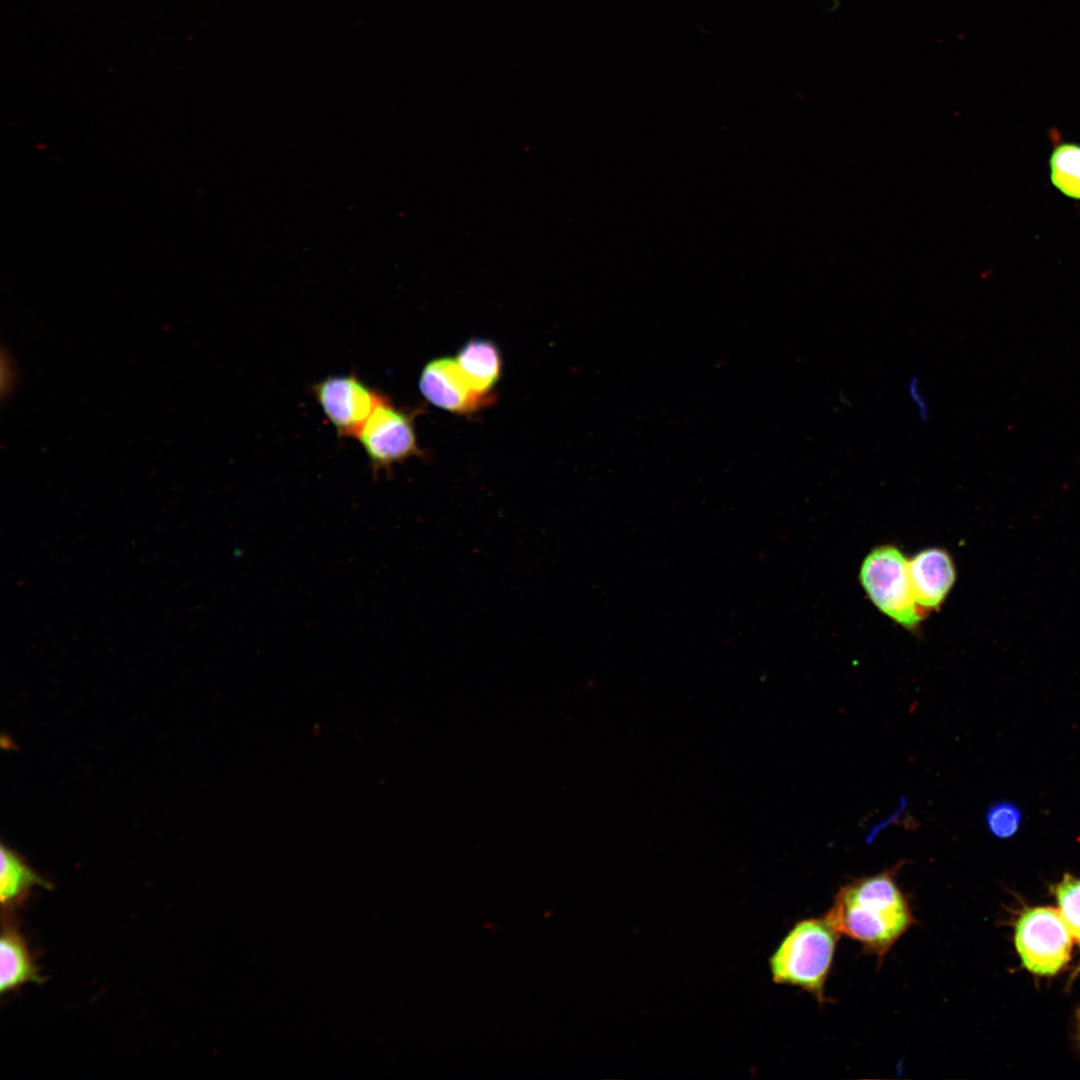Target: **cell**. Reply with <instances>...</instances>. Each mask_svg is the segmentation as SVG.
<instances>
[{
	"label": "cell",
	"instance_id": "6da1fadb",
	"mask_svg": "<svg viewBox=\"0 0 1080 1080\" xmlns=\"http://www.w3.org/2000/svg\"><path fill=\"white\" fill-rule=\"evenodd\" d=\"M901 863L841 886L825 918L839 934L882 959L914 924L907 897L897 884Z\"/></svg>",
	"mask_w": 1080,
	"mask_h": 1080
},
{
	"label": "cell",
	"instance_id": "7a4b0ae2",
	"mask_svg": "<svg viewBox=\"0 0 1080 1080\" xmlns=\"http://www.w3.org/2000/svg\"><path fill=\"white\" fill-rule=\"evenodd\" d=\"M839 935L825 916L797 921L768 958L772 981L798 987L824 1004Z\"/></svg>",
	"mask_w": 1080,
	"mask_h": 1080
},
{
	"label": "cell",
	"instance_id": "3957f363",
	"mask_svg": "<svg viewBox=\"0 0 1080 1080\" xmlns=\"http://www.w3.org/2000/svg\"><path fill=\"white\" fill-rule=\"evenodd\" d=\"M860 582L873 602L897 624L915 628L923 611L915 601L908 571V560L894 545L874 548L863 560Z\"/></svg>",
	"mask_w": 1080,
	"mask_h": 1080
},
{
	"label": "cell",
	"instance_id": "277c9868",
	"mask_svg": "<svg viewBox=\"0 0 1080 1080\" xmlns=\"http://www.w3.org/2000/svg\"><path fill=\"white\" fill-rule=\"evenodd\" d=\"M1072 935L1059 910H1026L1015 926V945L1025 968L1037 975H1054L1069 960Z\"/></svg>",
	"mask_w": 1080,
	"mask_h": 1080
},
{
	"label": "cell",
	"instance_id": "5b68a950",
	"mask_svg": "<svg viewBox=\"0 0 1080 1080\" xmlns=\"http://www.w3.org/2000/svg\"><path fill=\"white\" fill-rule=\"evenodd\" d=\"M413 415L385 396L356 437L374 474L419 454Z\"/></svg>",
	"mask_w": 1080,
	"mask_h": 1080
},
{
	"label": "cell",
	"instance_id": "8992f818",
	"mask_svg": "<svg viewBox=\"0 0 1080 1080\" xmlns=\"http://www.w3.org/2000/svg\"><path fill=\"white\" fill-rule=\"evenodd\" d=\"M312 394L339 437H356L386 396L353 374L328 376L312 386Z\"/></svg>",
	"mask_w": 1080,
	"mask_h": 1080
},
{
	"label": "cell",
	"instance_id": "52a82bcc",
	"mask_svg": "<svg viewBox=\"0 0 1080 1080\" xmlns=\"http://www.w3.org/2000/svg\"><path fill=\"white\" fill-rule=\"evenodd\" d=\"M419 388L430 403L458 414L475 412L494 400L477 394L467 382L456 359L448 357L434 359L424 366Z\"/></svg>",
	"mask_w": 1080,
	"mask_h": 1080
},
{
	"label": "cell",
	"instance_id": "ba28073f",
	"mask_svg": "<svg viewBox=\"0 0 1080 1080\" xmlns=\"http://www.w3.org/2000/svg\"><path fill=\"white\" fill-rule=\"evenodd\" d=\"M908 571L915 601L923 612L943 603L956 578L951 556L937 547L915 554L908 561Z\"/></svg>",
	"mask_w": 1080,
	"mask_h": 1080
},
{
	"label": "cell",
	"instance_id": "9c48e42d",
	"mask_svg": "<svg viewBox=\"0 0 1080 1080\" xmlns=\"http://www.w3.org/2000/svg\"><path fill=\"white\" fill-rule=\"evenodd\" d=\"M0 992H11L26 983H41L31 952L19 930L10 921L3 923L0 938Z\"/></svg>",
	"mask_w": 1080,
	"mask_h": 1080
},
{
	"label": "cell",
	"instance_id": "30bf717a",
	"mask_svg": "<svg viewBox=\"0 0 1080 1080\" xmlns=\"http://www.w3.org/2000/svg\"><path fill=\"white\" fill-rule=\"evenodd\" d=\"M471 388L479 395L494 398L492 389L502 370V358L497 346L489 340L467 342L455 358Z\"/></svg>",
	"mask_w": 1080,
	"mask_h": 1080
},
{
	"label": "cell",
	"instance_id": "8fae6325",
	"mask_svg": "<svg viewBox=\"0 0 1080 1080\" xmlns=\"http://www.w3.org/2000/svg\"><path fill=\"white\" fill-rule=\"evenodd\" d=\"M0 899L3 909L20 905L34 887L50 885L14 850L1 845Z\"/></svg>",
	"mask_w": 1080,
	"mask_h": 1080
},
{
	"label": "cell",
	"instance_id": "7c38bea8",
	"mask_svg": "<svg viewBox=\"0 0 1080 1080\" xmlns=\"http://www.w3.org/2000/svg\"><path fill=\"white\" fill-rule=\"evenodd\" d=\"M1052 184L1064 195L1080 199V144L1061 143L1053 150L1050 160Z\"/></svg>",
	"mask_w": 1080,
	"mask_h": 1080
},
{
	"label": "cell",
	"instance_id": "4fadbf2b",
	"mask_svg": "<svg viewBox=\"0 0 1080 1080\" xmlns=\"http://www.w3.org/2000/svg\"><path fill=\"white\" fill-rule=\"evenodd\" d=\"M1052 890L1063 920L1072 937L1080 945V878L1065 873Z\"/></svg>",
	"mask_w": 1080,
	"mask_h": 1080
},
{
	"label": "cell",
	"instance_id": "5bb4252c",
	"mask_svg": "<svg viewBox=\"0 0 1080 1080\" xmlns=\"http://www.w3.org/2000/svg\"><path fill=\"white\" fill-rule=\"evenodd\" d=\"M988 832L997 839H1010L1020 830L1023 823L1021 807L1011 800H999L992 803L985 814Z\"/></svg>",
	"mask_w": 1080,
	"mask_h": 1080
},
{
	"label": "cell",
	"instance_id": "9a60e30c",
	"mask_svg": "<svg viewBox=\"0 0 1080 1080\" xmlns=\"http://www.w3.org/2000/svg\"><path fill=\"white\" fill-rule=\"evenodd\" d=\"M0 367L1 394L4 398L5 396L8 397L12 393L16 386L17 380V369L15 362L7 351L3 350L1 352Z\"/></svg>",
	"mask_w": 1080,
	"mask_h": 1080
},
{
	"label": "cell",
	"instance_id": "2e32d148",
	"mask_svg": "<svg viewBox=\"0 0 1080 1080\" xmlns=\"http://www.w3.org/2000/svg\"><path fill=\"white\" fill-rule=\"evenodd\" d=\"M908 390H909V394H910L911 399L914 401L915 405L917 406V409H918V412H919V417H920L921 421L924 422V423L927 422L929 420V418H930V408H929V405H928L926 399L924 398V396H923V394H922V392L920 390L919 381H918V378L916 376H913L910 379V382H909V385H908Z\"/></svg>",
	"mask_w": 1080,
	"mask_h": 1080
}]
</instances>
